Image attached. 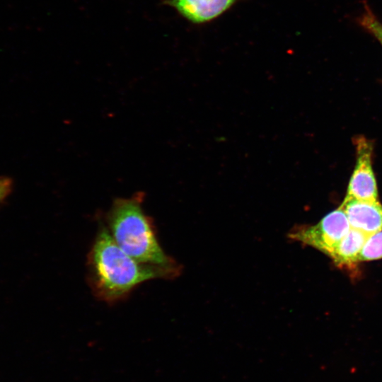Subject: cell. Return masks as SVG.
I'll use <instances>...</instances> for the list:
<instances>
[{
    "mask_svg": "<svg viewBox=\"0 0 382 382\" xmlns=\"http://www.w3.org/2000/svg\"><path fill=\"white\" fill-rule=\"evenodd\" d=\"M88 285L93 295L108 303L126 298L141 284L166 279L161 269L141 264L116 243L107 227H100L87 256Z\"/></svg>",
    "mask_w": 382,
    "mask_h": 382,
    "instance_id": "obj_1",
    "label": "cell"
},
{
    "mask_svg": "<svg viewBox=\"0 0 382 382\" xmlns=\"http://www.w3.org/2000/svg\"><path fill=\"white\" fill-rule=\"evenodd\" d=\"M144 193L116 198L106 214L108 230L116 243L137 262L177 277L181 266L161 246L152 219L143 208Z\"/></svg>",
    "mask_w": 382,
    "mask_h": 382,
    "instance_id": "obj_2",
    "label": "cell"
},
{
    "mask_svg": "<svg viewBox=\"0 0 382 382\" xmlns=\"http://www.w3.org/2000/svg\"><path fill=\"white\" fill-rule=\"evenodd\" d=\"M344 211L339 207L313 226H296L289 233L290 239L310 245L328 256L350 229Z\"/></svg>",
    "mask_w": 382,
    "mask_h": 382,
    "instance_id": "obj_3",
    "label": "cell"
},
{
    "mask_svg": "<svg viewBox=\"0 0 382 382\" xmlns=\"http://www.w3.org/2000/svg\"><path fill=\"white\" fill-rule=\"evenodd\" d=\"M372 149L371 141L361 137L357 141V162L345 200L378 202L376 179L371 165Z\"/></svg>",
    "mask_w": 382,
    "mask_h": 382,
    "instance_id": "obj_4",
    "label": "cell"
},
{
    "mask_svg": "<svg viewBox=\"0 0 382 382\" xmlns=\"http://www.w3.org/2000/svg\"><path fill=\"white\" fill-rule=\"evenodd\" d=\"M240 0H167L169 6L191 23L200 24L214 20Z\"/></svg>",
    "mask_w": 382,
    "mask_h": 382,
    "instance_id": "obj_5",
    "label": "cell"
},
{
    "mask_svg": "<svg viewBox=\"0 0 382 382\" xmlns=\"http://www.w3.org/2000/svg\"><path fill=\"white\" fill-rule=\"evenodd\" d=\"M340 207L345 213L351 228L369 236L382 230V206L378 202L344 200Z\"/></svg>",
    "mask_w": 382,
    "mask_h": 382,
    "instance_id": "obj_6",
    "label": "cell"
},
{
    "mask_svg": "<svg viewBox=\"0 0 382 382\" xmlns=\"http://www.w3.org/2000/svg\"><path fill=\"white\" fill-rule=\"evenodd\" d=\"M369 235L350 228L338 243L330 257L338 265L352 266L359 260L360 252Z\"/></svg>",
    "mask_w": 382,
    "mask_h": 382,
    "instance_id": "obj_7",
    "label": "cell"
},
{
    "mask_svg": "<svg viewBox=\"0 0 382 382\" xmlns=\"http://www.w3.org/2000/svg\"><path fill=\"white\" fill-rule=\"evenodd\" d=\"M382 258V230L370 235L359 254V260H374Z\"/></svg>",
    "mask_w": 382,
    "mask_h": 382,
    "instance_id": "obj_8",
    "label": "cell"
},
{
    "mask_svg": "<svg viewBox=\"0 0 382 382\" xmlns=\"http://www.w3.org/2000/svg\"><path fill=\"white\" fill-rule=\"evenodd\" d=\"M359 23L382 45V23L376 18L368 5H364V11L359 18Z\"/></svg>",
    "mask_w": 382,
    "mask_h": 382,
    "instance_id": "obj_9",
    "label": "cell"
},
{
    "mask_svg": "<svg viewBox=\"0 0 382 382\" xmlns=\"http://www.w3.org/2000/svg\"><path fill=\"white\" fill-rule=\"evenodd\" d=\"M11 189V181L6 178H0V202L8 195Z\"/></svg>",
    "mask_w": 382,
    "mask_h": 382,
    "instance_id": "obj_10",
    "label": "cell"
}]
</instances>
